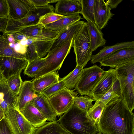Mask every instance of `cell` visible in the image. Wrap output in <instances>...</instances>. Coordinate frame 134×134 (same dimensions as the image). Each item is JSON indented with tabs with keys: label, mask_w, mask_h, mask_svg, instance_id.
<instances>
[{
	"label": "cell",
	"mask_w": 134,
	"mask_h": 134,
	"mask_svg": "<svg viewBox=\"0 0 134 134\" xmlns=\"http://www.w3.org/2000/svg\"><path fill=\"white\" fill-rule=\"evenodd\" d=\"M58 33L48 29L44 26L42 32L38 35L31 38L33 42L48 41L54 39L57 36Z\"/></svg>",
	"instance_id": "836d02e7"
},
{
	"label": "cell",
	"mask_w": 134,
	"mask_h": 134,
	"mask_svg": "<svg viewBox=\"0 0 134 134\" xmlns=\"http://www.w3.org/2000/svg\"><path fill=\"white\" fill-rule=\"evenodd\" d=\"M134 61V47L118 50L104 58L99 62L101 66L116 68Z\"/></svg>",
	"instance_id": "30bf717a"
},
{
	"label": "cell",
	"mask_w": 134,
	"mask_h": 134,
	"mask_svg": "<svg viewBox=\"0 0 134 134\" xmlns=\"http://www.w3.org/2000/svg\"><path fill=\"white\" fill-rule=\"evenodd\" d=\"M5 113L4 111L0 106V121L4 118Z\"/></svg>",
	"instance_id": "bcb514c9"
},
{
	"label": "cell",
	"mask_w": 134,
	"mask_h": 134,
	"mask_svg": "<svg viewBox=\"0 0 134 134\" xmlns=\"http://www.w3.org/2000/svg\"><path fill=\"white\" fill-rule=\"evenodd\" d=\"M105 71L96 65L83 68L75 88L81 95H88L104 73Z\"/></svg>",
	"instance_id": "52a82bcc"
},
{
	"label": "cell",
	"mask_w": 134,
	"mask_h": 134,
	"mask_svg": "<svg viewBox=\"0 0 134 134\" xmlns=\"http://www.w3.org/2000/svg\"><path fill=\"white\" fill-rule=\"evenodd\" d=\"M4 118L13 134H34L37 129L26 119L18 109H8Z\"/></svg>",
	"instance_id": "ba28073f"
},
{
	"label": "cell",
	"mask_w": 134,
	"mask_h": 134,
	"mask_svg": "<svg viewBox=\"0 0 134 134\" xmlns=\"http://www.w3.org/2000/svg\"><path fill=\"white\" fill-rule=\"evenodd\" d=\"M65 88L64 83L61 79L58 82L46 88L41 93L47 98Z\"/></svg>",
	"instance_id": "d590c367"
},
{
	"label": "cell",
	"mask_w": 134,
	"mask_h": 134,
	"mask_svg": "<svg viewBox=\"0 0 134 134\" xmlns=\"http://www.w3.org/2000/svg\"><path fill=\"white\" fill-rule=\"evenodd\" d=\"M58 74L55 71L51 72L33 80L34 88L38 93H41L46 88L58 82Z\"/></svg>",
	"instance_id": "603a6c76"
},
{
	"label": "cell",
	"mask_w": 134,
	"mask_h": 134,
	"mask_svg": "<svg viewBox=\"0 0 134 134\" xmlns=\"http://www.w3.org/2000/svg\"><path fill=\"white\" fill-rule=\"evenodd\" d=\"M74 90L65 88L47 98L57 116H61L73 104L74 98L78 93Z\"/></svg>",
	"instance_id": "9c48e42d"
},
{
	"label": "cell",
	"mask_w": 134,
	"mask_h": 134,
	"mask_svg": "<svg viewBox=\"0 0 134 134\" xmlns=\"http://www.w3.org/2000/svg\"><path fill=\"white\" fill-rule=\"evenodd\" d=\"M32 102L47 121H53L57 119L56 114L52 108L47 97L41 93H37L36 96Z\"/></svg>",
	"instance_id": "d6986e66"
},
{
	"label": "cell",
	"mask_w": 134,
	"mask_h": 134,
	"mask_svg": "<svg viewBox=\"0 0 134 134\" xmlns=\"http://www.w3.org/2000/svg\"><path fill=\"white\" fill-rule=\"evenodd\" d=\"M84 23L83 21L80 20L59 32L54 39L49 51L62 45L69 40L74 39L82 28Z\"/></svg>",
	"instance_id": "9a60e30c"
},
{
	"label": "cell",
	"mask_w": 134,
	"mask_h": 134,
	"mask_svg": "<svg viewBox=\"0 0 134 134\" xmlns=\"http://www.w3.org/2000/svg\"><path fill=\"white\" fill-rule=\"evenodd\" d=\"M34 7L46 6L51 3L57 2L58 0H29Z\"/></svg>",
	"instance_id": "60d3db41"
},
{
	"label": "cell",
	"mask_w": 134,
	"mask_h": 134,
	"mask_svg": "<svg viewBox=\"0 0 134 134\" xmlns=\"http://www.w3.org/2000/svg\"><path fill=\"white\" fill-rule=\"evenodd\" d=\"M113 85L105 94L97 100L100 101L105 105L110 101L119 98L120 96L114 90Z\"/></svg>",
	"instance_id": "74e56055"
},
{
	"label": "cell",
	"mask_w": 134,
	"mask_h": 134,
	"mask_svg": "<svg viewBox=\"0 0 134 134\" xmlns=\"http://www.w3.org/2000/svg\"><path fill=\"white\" fill-rule=\"evenodd\" d=\"M97 134H108L100 132H99V133H97Z\"/></svg>",
	"instance_id": "681fc988"
},
{
	"label": "cell",
	"mask_w": 134,
	"mask_h": 134,
	"mask_svg": "<svg viewBox=\"0 0 134 134\" xmlns=\"http://www.w3.org/2000/svg\"><path fill=\"white\" fill-rule=\"evenodd\" d=\"M18 95L10 90L6 81L0 82V106L4 111L9 109H18L17 105Z\"/></svg>",
	"instance_id": "e0dca14e"
},
{
	"label": "cell",
	"mask_w": 134,
	"mask_h": 134,
	"mask_svg": "<svg viewBox=\"0 0 134 134\" xmlns=\"http://www.w3.org/2000/svg\"><path fill=\"white\" fill-rule=\"evenodd\" d=\"M44 26L41 24H38L25 28L18 32L23 35L27 38H30L40 34Z\"/></svg>",
	"instance_id": "e575fe53"
},
{
	"label": "cell",
	"mask_w": 134,
	"mask_h": 134,
	"mask_svg": "<svg viewBox=\"0 0 134 134\" xmlns=\"http://www.w3.org/2000/svg\"><path fill=\"white\" fill-rule=\"evenodd\" d=\"M114 69L110 68L105 71L96 85L87 95L94 101L98 100L111 88L116 80Z\"/></svg>",
	"instance_id": "7c38bea8"
},
{
	"label": "cell",
	"mask_w": 134,
	"mask_h": 134,
	"mask_svg": "<svg viewBox=\"0 0 134 134\" xmlns=\"http://www.w3.org/2000/svg\"><path fill=\"white\" fill-rule=\"evenodd\" d=\"M6 34H8L10 35L14 39L15 42L17 43L21 41L25 40L27 39V38L25 36L18 32Z\"/></svg>",
	"instance_id": "7bdbcfd3"
},
{
	"label": "cell",
	"mask_w": 134,
	"mask_h": 134,
	"mask_svg": "<svg viewBox=\"0 0 134 134\" xmlns=\"http://www.w3.org/2000/svg\"><path fill=\"white\" fill-rule=\"evenodd\" d=\"M134 47V41H127L118 43L113 45L105 46L97 54L92 55L91 62L92 64L100 62L104 57L115 51L123 48Z\"/></svg>",
	"instance_id": "7402d4cb"
},
{
	"label": "cell",
	"mask_w": 134,
	"mask_h": 134,
	"mask_svg": "<svg viewBox=\"0 0 134 134\" xmlns=\"http://www.w3.org/2000/svg\"><path fill=\"white\" fill-rule=\"evenodd\" d=\"M81 1L82 5L81 14L87 21L88 20L94 23L95 0H81Z\"/></svg>",
	"instance_id": "83f0119b"
},
{
	"label": "cell",
	"mask_w": 134,
	"mask_h": 134,
	"mask_svg": "<svg viewBox=\"0 0 134 134\" xmlns=\"http://www.w3.org/2000/svg\"><path fill=\"white\" fill-rule=\"evenodd\" d=\"M81 0H58L55 5V13L65 16L81 14Z\"/></svg>",
	"instance_id": "ac0fdd59"
},
{
	"label": "cell",
	"mask_w": 134,
	"mask_h": 134,
	"mask_svg": "<svg viewBox=\"0 0 134 134\" xmlns=\"http://www.w3.org/2000/svg\"><path fill=\"white\" fill-rule=\"evenodd\" d=\"M58 121L70 134H97L99 132L87 111L82 110L74 104Z\"/></svg>",
	"instance_id": "7a4b0ae2"
},
{
	"label": "cell",
	"mask_w": 134,
	"mask_h": 134,
	"mask_svg": "<svg viewBox=\"0 0 134 134\" xmlns=\"http://www.w3.org/2000/svg\"><path fill=\"white\" fill-rule=\"evenodd\" d=\"M0 32H1V31H0Z\"/></svg>",
	"instance_id": "f907efd6"
},
{
	"label": "cell",
	"mask_w": 134,
	"mask_h": 134,
	"mask_svg": "<svg viewBox=\"0 0 134 134\" xmlns=\"http://www.w3.org/2000/svg\"><path fill=\"white\" fill-rule=\"evenodd\" d=\"M66 17L57 14L54 12L48 13L40 17L38 24L44 26L54 22Z\"/></svg>",
	"instance_id": "8d00e7d4"
},
{
	"label": "cell",
	"mask_w": 134,
	"mask_h": 134,
	"mask_svg": "<svg viewBox=\"0 0 134 134\" xmlns=\"http://www.w3.org/2000/svg\"><path fill=\"white\" fill-rule=\"evenodd\" d=\"M81 18L79 14H77L66 16L44 26L48 29L59 33L67 27L80 21Z\"/></svg>",
	"instance_id": "cb8c5ba5"
},
{
	"label": "cell",
	"mask_w": 134,
	"mask_h": 134,
	"mask_svg": "<svg viewBox=\"0 0 134 134\" xmlns=\"http://www.w3.org/2000/svg\"><path fill=\"white\" fill-rule=\"evenodd\" d=\"M0 134H13L4 118L0 121Z\"/></svg>",
	"instance_id": "b9f144b4"
},
{
	"label": "cell",
	"mask_w": 134,
	"mask_h": 134,
	"mask_svg": "<svg viewBox=\"0 0 134 134\" xmlns=\"http://www.w3.org/2000/svg\"><path fill=\"white\" fill-rule=\"evenodd\" d=\"M23 116L34 127L38 128L47 123L46 118L35 107L32 101L19 110Z\"/></svg>",
	"instance_id": "2e32d148"
},
{
	"label": "cell",
	"mask_w": 134,
	"mask_h": 134,
	"mask_svg": "<svg viewBox=\"0 0 134 134\" xmlns=\"http://www.w3.org/2000/svg\"><path fill=\"white\" fill-rule=\"evenodd\" d=\"M83 69L81 66L76 65L73 70L61 79L64 83L66 88L71 90L75 88Z\"/></svg>",
	"instance_id": "4316f807"
},
{
	"label": "cell",
	"mask_w": 134,
	"mask_h": 134,
	"mask_svg": "<svg viewBox=\"0 0 134 134\" xmlns=\"http://www.w3.org/2000/svg\"><path fill=\"white\" fill-rule=\"evenodd\" d=\"M105 106L100 101H96L94 104L87 111L88 115L94 121L97 125Z\"/></svg>",
	"instance_id": "f546056e"
},
{
	"label": "cell",
	"mask_w": 134,
	"mask_h": 134,
	"mask_svg": "<svg viewBox=\"0 0 134 134\" xmlns=\"http://www.w3.org/2000/svg\"><path fill=\"white\" fill-rule=\"evenodd\" d=\"M33 43V41L31 38H28L26 40V44L27 45H30Z\"/></svg>",
	"instance_id": "c3c4849f"
},
{
	"label": "cell",
	"mask_w": 134,
	"mask_h": 134,
	"mask_svg": "<svg viewBox=\"0 0 134 134\" xmlns=\"http://www.w3.org/2000/svg\"><path fill=\"white\" fill-rule=\"evenodd\" d=\"M8 18H0V31L3 33L4 32L6 27Z\"/></svg>",
	"instance_id": "f6af8a7d"
},
{
	"label": "cell",
	"mask_w": 134,
	"mask_h": 134,
	"mask_svg": "<svg viewBox=\"0 0 134 134\" xmlns=\"http://www.w3.org/2000/svg\"><path fill=\"white\" fill-rule=\"evenodd\" d=\"M97 125L108 134H134V114L120 95L105 106Z\"/></svg>",
	"instance_id": "6da1fadb"
},
{
	"label": "cell",
	"mask_w": 134,
	"mask_h": 134,
	"mask_svg": "<svg viewBox=\"0 0 134 134\" xmlns=\"http://www.w3.org/2000/svg\"><path fill=\"white\" fill-rule=\"evenodd\" d=\"M44 61L45 58L39 57L28 62L24 70V74L30 77H35L43 66Z\"/></svg>",
	"instance_id": "f1b7e54d"
},
{
	"label": "cell",
	"mask_w": 134,
	"mask_h": 134,
	"mask_svg": "<svg viewBox=\"0 0 134 134\" xmlns=\"http://www.w3.org/2000/svg\"><path fill=\"white\" fill-rule=\"evenodd\" d=\"M54 7L52 5L30 8L26 15L23 18L15 20L8 18L7 25L3 35L18 32L23 29L38 24L40 17L45 14L54 12Z\"/></svg>",
	"instance_id": "5b68a950"
},
{
	"label": "cell",
	"mask_w": 134,
	"mask_h": 134,
	"mask_svg": "<svg viewBox=\"0 0 134 134\" xmlns=\"http://www.w3.org/2000/svg\"><path fill=\"white\" fill-rule=\"evenodd\" d=\"M93 98L87 95L75 97L74 99L73 104L80 109L87 111L92 105Z\"/></svg>",
	"instance_id": "4dcf8cb0"
},
{
	"label": "cell",
	"mask_w": 134,
	"mask_h": 134,
	"mask_svg": "<svg viewBox=\"0 0 134 134\" xmlns=\"http://www.w3.org/2000/svg\"><path fill=\"white\" fill-rule=\"evenodd\" d=\"M9 43L5 35H0V57H10L25 59L24 55L16 52L10 47Z\"/></svg>",
	"instance_id": "484cf974"
},
{
	"label": "cell",
	"mask_w": 134,
	"mask_h": 134,
	"mask_svg": "<svg viewBox=\"0 0 134 134\" xmlns=\"http://www.w3.org/2000/svg\"><path fill=\"white\" fill-rule=\"evenodd\" d=\"M6 81V80L4 77L2 72L0 69V82Z\"/></svg>",
	"instance_id": "7dc6e473"
},
{
	"label": "cell",
	"mask_w": 134,
	"mask_h": 134,
	"mask_svg": "<svg viewBox=\"0 0 134 134\" xmlns=\"http://www.w3.org/2000/svg\"><path fill=\"white\" fill-rule=\"evenodd\" d=\"M124 102L132 112L134 109V61L114 69Z\"/></svg>",
	"instance_id": "3957f363"
},
{
	"label": "cell",
	"mask_w": 134,
	"mask_h": 134,
	"mask_svg": "<svg viewBox=\"0 0 134 134\" xmlns=\"http://www.w3.org/2000/svg\"><path fill=\"white\" fill-rule=\"evenodd\" d=\"M54 40L48 41L33 42L36 52L39 57L42 58L49 52Z\"/></svg>",
	"instance_id": "d6a6232c"
},
{
	"label": "cell",
	"mask_w": 134,
	"mask_h": 134,
	"mask_svg": "<svg viewBox=\"0 0 134 134\" xmlns=\"http://www.w3.org/2000/svg\"><path fill=\"white\" fill-rule=\"evenodd\" d=\"M34 134H70L64 129L58 120L50 121L38 128Z\"/></svg>",
	"instance_id": "d4e9b609"
},
{
	"label": "cell",
	"mask_w": 134,
	"mask_h": 134,
	"mask_svg": "<svg viewBox=\"0 0 134 134\" xmlns=\"http://www.w3.org/2000/svg\"><path fill=\"white\" fill-rule=\"evenodd\" d=\"M9 8L7 0H0V18H8Z\"/></svg>",
	"instance_id": "ab89813d"
},
{
	"label": "cell",
	"mask_w": 134,
	"mask_h": 134,
	"mask_svg": "<svg viewBox=\"0 0 134 134\" xmlns=\"http://www.w3.org/2000/svg\"><path fill=\"white\" fill-rule=\"evenodd\" d=\"M87 24L88 30L91 49L92 52L98 47L104 46L106 41L104 38L103 34L94 23L87 20Z\"/></svg>",
	"instance_id": "44dd1931"
},
{
	"label": "cell",
	"mask_w": 134,
	"mask_h": 134,
	"mask_svg": "<svg viewBox=\"0 0 134 134\" xmlns=\"http://www.w3.org/2000/svg\"><path fill=\"white\" fill-rule=\"evenodd\" d=\"M122 0H108L105 2L106 4L112 9L116 8Z\"/></svg>",
	"instance_id": "ee69618b"
},
{
	"label": "cell",
	"mask_w": 134,
	"mask_h": 134,
	"mask_svg": "<svg viewBox=\"0 0 134 134\" xmlns=\"http://www.w3.org/2000/svg\"><path fill=\"white\" fill-rule=\"evenodd\" d=\"M72 47L76 57V65L83 68L92 55L86 22H84L82 28L74 38Z\"/></svg>",
	"instance_id": "8992f818"
},
{
	"label": "cell",
	"mask_w": 134,
	"mask_h": 134,
	"mask_svg": "<svg viewBox=\"0 0 134 134\" xmlns=\"http://www.w3.org/2000/svg\"><path fill=\"white\" fill-rule=\"evenodd\" d=\"M25 58L28 62H31L39 57L36 52L35 44L34 43L27 45L26 52L24 54Z\"/></svg>",
	"instance_id": "f35d334b"
},
{
	"label": "cell",
	"mask_w": 134,
	"mask_h": 134,
	"mask_svg": "<svg viewBox=\"0 0 134 134\" xmlns=\"http://www.w3.org/2000/svg\"><path fill=\"white\" fill-rule=\"evenodd\" d=\"M9 13L8 18L18 20L24 18L32 6L29 0H7Z\"/></svg>",
	"instance_id": "5bb4252c"
},
{
	"label": "cell",
	"mask_w": 134,
	"mask_h": 134,
	"mask_svg": "<svg viewBox=\"0 0 134 134\" xmlns=\"http://www.w3.org/2000/svg\"><path fill=\"white\" fill-rule=\"evenodd\" d=\"M73 39L70 40L62 45L49 51L45 58L43 66L33 80L60 69L72 47Z\"/></svg>",
	"instance_id": "277c9868"
},
{
	"label": "cell",
	"mask_w": 134,
	"mask_h": 134,
	"mask_svg": "<svg viewBox=\"0 0 134 134\" xmlns=\"http://www.w3.org/2000/svg\"><path fill=\"white\" fill-rule=\"evenodd\" d=\"M111 9L103 0H95L94 23L102 30L106 25L108 21L114 14Z\"/></svg>",
	"instance_id": "4fadbf2b"
},
{
	"label": "cell",
	"mask_w": 134,
	"mask_h": 134,
	"mask_svg": "<svg viewBox=\"0 0 134 134\" xmlns=\"http://www.w3.org/2000/svg\"><path fill=\"white\" fill-rule=\"evenodd\" d=\"M25 59L13 57H0V69L6 80L21 72L28 64Z\"/></svg>",
	"instance_id": "8fae6325"
},
{
	"label": "cell",
	"mask_w": 134,
	"mask_h": 134,
	"mask_svg": "<svg viewBox=\"0 0 134 134\" xmlns=\"http://www.w3.org/2000/svg\"><path fill=\"white\" fill-rule=\"evenodd\" d=\"M36 96L32 81L23 82L18 95L17 105L19 110L23 108L28 103L31 101Z\"/></svg>",
	"instance_id": "ffe728a7"
},
{
	"label": "cell",
	"mask_w": 134,
	"mask_h": 134,
	"mask_svg": "<svg viewBox=\"0 0 134 134\" xmlns=\"http://www.w3.org/2000/svg\"><path fill=\"white\" fill-rule=\"evenodd\" d=\"M21 72L13 75L6 80V83L11 91L18 95L23 82L21 79Z\"/></svg>",
	"instance_id": "1f68e13d"
}]
</instances>
